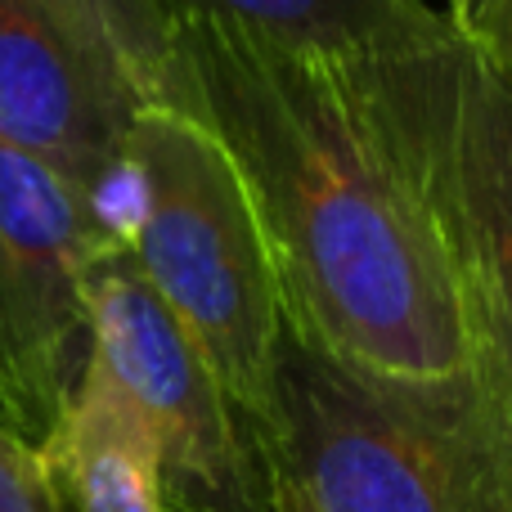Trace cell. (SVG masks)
<instances>
[{
  "mask_svg": "<svg viewBox=\"0 0 512 512\" xmlns=\"http://www.w3.org/2000/svg\"><path fill=\"white\" fill-rule=\"evenodd\" d=\"M167 18H216L288 50L324 59H369L450 32L445 9L427 0H158Z\"/></svg>",
  "mask_w": 512,
  "mask_h": 512,
  "instance_id": "obj_9",
  "label": "cell"
},
{
  "mask_svg": "<svg viewBox=\"0 0 512 512\" xmlns=\"http://www.w3.org/2000/svg\"><path fill=\"white\" fill-rule=\"evenodd\" d=\"M472 9H477V0H445V18L454 23V32H459V27L472 18Z\"/></svg>",
  "mask_w": 512,
  "mask_h": 512,
  "instance_id": "obj_14",
  "label": "cell"
},
{
  "mask_svg": "<svg viewBox=\"0 0 512 512\" xmlns=\"http://www.w3.org/2000/svg\"><path fill=\"white\" fill-rule=\"evenodd\" d=\"M122 167V248L212 364L225 396L256 432H265L283 310L239 167L198 117L171 104L135 108Z\"/></svg>",
  "mask_w": 512,
  "mask_h": 512,
  "instance_id": "obj_3",
  "label": "cell"
},
{
  "mask_svg": "<svg viewBox=\"0 0 512 512\" xmlns=\"http://www.w3.org/2000/svg\"><path fill=\"white\" fill-rule=\"evenodd\" d=\"M113 234L68 176L0 140V423L41 450L90 355V265Z\"/></svg>",
  "mask_w": 512,
  "mask_h": 512,
  "instance_id": "obj_6",
  "label": "cell"
},
{
  "mask_svg": "<svg viewBox=\"0 0 512 512\" xmlns=\"http://www.w3.org/2000/svg\"><path fill=\"white\" fill-rule=\"evenodd\" d=\"M261 441L306 512H512V418L477 378L378 382L283 328Z\"/></svg>",
  "mask_w": 512,
  "mask_h": 512,
  "instance_id": "obj_2",
  "label": "cell"
},
{
  "mask_svg": "<svg viewBox=\"0 0 512 512\" xmlns=\"http://www.w3.org/2000/svg\"><path fill=\"white\" fill-rule=\"evenodd\" d=\"M459 36L486 59V68L512 90V0H477Z\"/></svg>",
  "mask_w": 512,
  "mask_h": 512,
  "instance_id": "obj_12",
  "label": "cell"
},
{
  "mask_svg": "<svg viewBox=\"0 0 512 512\" xmlns=\"http://www.w3.org/2000/svg\"><path fill=\"white\" fill-rule=\"evenodd\" d=\"M0 512H59L50 472L36 445L0 423Z\"/></svg>",
  "mask_w": 512,
  "mask_h": 512,
  "instance_id": "obj_11",
  "label": "cell"
},
{
  "mask_svg": "<svg viewBox=\"0 0 512 512\" xmlns=\"http://www.w3.org/2000/svg\"><path fill=\"white\" fill-rule=\"evenodd\" d=\"M45 5L131 90L135 104H162L171 59V18L158 0H45Z\"/></svg>",
  "mask_w": 512,
  "mask_h": 512,
  "instance_id": "obj_10",
  "label": "cell"
},
{
  "mask_svg": "<svg viewBox=\"0 0 512 512\" xmlns=\"http://www.w3.org/2000/svg\"><path fill=\"white\" fill-rule=\"evenodd\" d=\"M162 104L198 117L234 158L292 337L378 382L472 378L436 225L342 59L176 18Z\"/></svg>",
  "mask_w": 512,
  "mask_h": 512,
  "instance_id": "obj_1",
  "label": "cell"
},
{
  "mask_svg": "<svg viewBox=\"0 0 512 512\" xmlns=\"http://www.w3.org/2000/svg\"><path fill=\"white\" fill-rule=\"evenodd\" d=\"M274 512H306V508H301V499L292 495L288 481H283L279 472H274Z\"/></svg>",
  "mask_w": 512,
  "mask_h": 512,
  "instance_id": "obj_13",
  "label": "cell"
},
{
  "mask_svg": "<svg viewBox=\"0 0 512 512\" xmlns=\"http://www.w3.org/2000/svg\"><path fill=\"white\" fill-rule=\"evenodd\" d=\"M90 360L131 400L158 463L162 512H274L261 432L225 396L122 243L90 265Z\"/></svg>",
  "mask_w": 512,
  "mask_h": 512,
  "instance_id": "obj_5",
  "label": "cell"
},
{
  "mask_svg": "<svg viewBox=\"0 0 512 512\" xmlns=\"http://www.w3.org/2000/svg\"><path fill=\"white\" fill-rule=\"evenodd\" d=\"M459 288L472 378L512 418V90L459 32L346 63Z\"/></svg>",
  "mask_w": 512,
  "mask_h": 512,
  "instance_id": "obj_4",
  "label": "cell"
},
{
  "mask_svg": "<svg viewBox=\"0 0 512 512\" xmlns=\"http://www.w3.org/2000/svg\"><path fill=\"white\" fill-rule=\"evenodd\" d=\"M135 99L45 0H0V140L50 162L126 234L122 140Z\"/></svg>",
  "mask_w": 512,
  "mask_h": 512,
  "instance_id": "obj_7",
  "label": "cell"
},
{
  "mask_svg": "<svg viewBox=\"0 0 512 512\" xmlns=\"http://www.w3.org/2000/svg\"><path fill=\"white\" fill-rule=\"evenodd\" d=\"M41 459L59 512H162L149 432L90 355Z\"/></svg>",
  "mask_w": 512,
  "mask_h": 512,
  "instance_id": "obj_8",
  "label": "cell"
}]
</instances>
